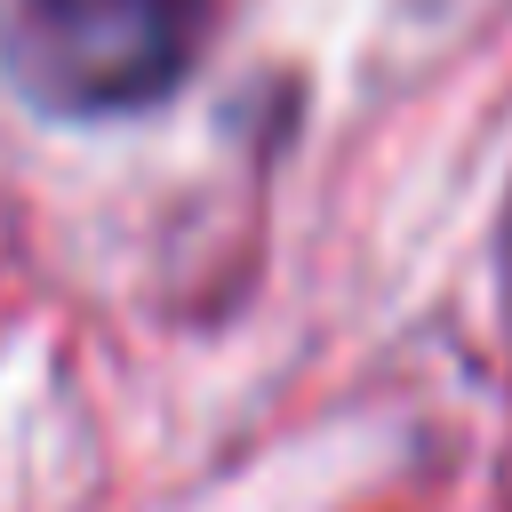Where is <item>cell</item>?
<instances>
[{
    "mask_svg": "<svg viewBox=\"0 0 512 512\" xmlns=\"http://www.w3.org/2000/svg\"><path fill=\"white\" fill-rule=\"evenodd\" d=\"M192 0H16L8 64L32 104L104 120L144 112L192 72Z\"/></svg>",
    "mask_w": 512,
    "mask_h": 512,
    "instance_id": "cell-1",
    "label": "cell"
}]
</instances>
